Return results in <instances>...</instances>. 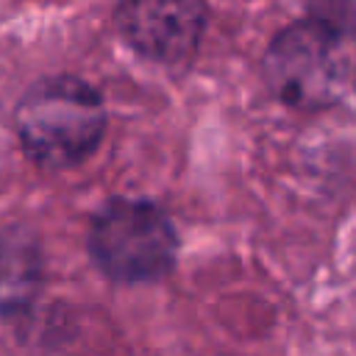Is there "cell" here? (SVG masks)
I'll use <instances>...</instances> for the list:
<instances>
[{"label":"cell","instance_id":"cell-1","mask_svg":"<svg viewBox=\"0 0 356 356\" xmlns=\"http://www.w3.org/2000/svg\"><path fill=\"white\" fill-rule=\"evenodd\" d=\"M25 153L61 170L83 161L103 139L106 111L100 95L78 78H47L28 89L14 114Z\"/></svg>","mask_w":356,"mask_h":356},{"label":"cell","instance_id":"cell-2","mask_svg":"<svg viewBox=\"0 0 356 356\" xmlns=\"http://www.w3.org/2000/svg\"><path fill=\"white\" fill-rule=\"evenodd\" d=\"M89 250L97 267L125 284L156 281L175 264L178 236L170 217L147 200H111L92 222Z\"/></svg>","mask_w":356,"mask_h":356},{"label":"cell","instance_id":"cell-3","mask_svg":"<svg viewBox=\"0 0 356 356\" xmlns=\"http://www.w3.org/2000/svg\"><path fill=\"white\" fill-rule=\"evenodd\" d=\"M264 78L273 95L292 108L331 106L342 86L339 31L317 17L289 25L264 56Z\"/></svg>","mask_w":356,"mask_h":356},{"label":"cell","instance_id":"cell-4","mask_svg":"<svg viewBox=\"0 0 356 356\" xmlns=\"http://www.w3.org/2000/svg\"><path fill=\"white\" fill-rule=\"evenodd\" d=\"M117 25L125 42L150 61L186 64L206 28L203 0H120Z\"/></svg>","mask_w":356,"mask_h":356},{"label":"cell","instance_id":"cell-5","mask_svg":"<svg viewBox=\"0 0 356 356\" xmlns=\"http://www.w3.org/2000/svg\"><path fill=\"white\" fill-rule=\"evenodd\" d=\"M42 259L36 239L22 228L0 234V312L11 314L25 309L39 289Z\"/></svg>","mask_w":356,"mask_h":356}]
</instances>
